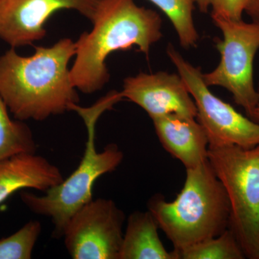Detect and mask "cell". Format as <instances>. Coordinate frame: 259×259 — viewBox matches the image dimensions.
Returning <instances> with one entry per match:
<instances>
[{
	"mask_svg": "<svg viewBox=\"0 0 259 259\" xmlns=\"http://www.w3.org/2000/svg\"><path fill=\"white\" fill-rule=\"evenodd\" d=\"M152 121L163 147L182 162L186 169L208 161V139L198 121L176 114L161 116Z\"/></svg>",
	"mask_w": 259,
	"mask_h": 259,
	"instance_id": "11",
	"label": "cell"
},
{
	"mask_svg": "<svg viewBox=\"0 0 259 259\" xmlns=\"http://www.w3.org/2000/svg\"><path fill=\"white\" fill-rule=\"evenodd\" d=\"M41 231L40 221H30L11 236L0 240V259L31 258Z\"/></svg>",
	"mask_w": 259,
	"mask_h": 259,
	"instance_id": "17",
	"label": "cell"
},
{
	"mask_svg": "<svg viewBox=\"0 0 259 259\" xmlns=\"http://www.w3.org/2000/svg\"><path fill=\"white\" fill-rule=\"evenodd\" d=\"M168 17L178 35L181 46L188 49L198 41L199 34L194 26L195 0H148Z\"/></svg>",
	"mask_w": 259,
	"mask_h": 259,
	"instance_id": "16",
	"label": "cell"
},
{
	"mask_svg": "<svg viewBox=\"0 0 259 259\" xmlns=\"http://www.w3.org/2000/svg\"><path fill=\"white\" fill-rule=\"evenodd\" d=\"M249 0H212V14L231 20H241Z\"/></svg>",
	"mask_w": 259,
	"mask_h": 259,
	"instance_id": "18",
	"label": "cell"
},
{
	"mask_svg": "<svg viewBox=\"0 0 259 259\" xmlns=\"http://www.w3.org/2000/svg\"><path fill=\"white\" fill-rule=\"evenodd\" d=\"M167 55L176 66L197 107L196 119L203 127L209 147L235 145L249 148L259 145V124L236 111L209 90L200 67H195L171 44Z\"/></svg>",
	"mask_w": 259,
	"mask_h": 259,
	"instance_id": "7",
	"label": "cell"
},
{
	"mask_svg": "<svg viewBox=\"0 0 259 259\" xmlns=\"http://www.w3.org/2000/svg\"><path fill=\"white\" fill-rule=\"evenodd\" d=\"M122 100L120 92L112 91L92 107L73 105L71 111L81 116L88 130L86 148L79 166L67 179L42 195L30 192L20 194L21 200L31 212L50 218L54 225L52 237L56 239L63 238L71 216L93 199L95 182L105 174L115 171L123 161V153L117 145H107L102 151H97L95 146L97 120L104 112L112 110L115 104Z\"/></svg>",
	"mask_w": 259,
	"mask_h": 259,
	"instance_id": "4",
	"label": "cell"
},
{
	"mask_svg": "<svg viewBox=\"0 0 259 259\" xmlns=\"http://www.w3.org/2000/svg\"><path fill=\"white\" fill-rule=\"evenodd\" d=\"M147 207L174 250L214 238L229 228V199L209 160L186 169L185 185L175 200L167 202L155 194Z\"/></svg>",
	"mask_w": 259,
	"mask_h": 259,
	"instance_id": "3",
	"label": "cell"
},
{
	"mask_svg": "<svg viewBox=\"0 0 259 259\" xmlns=\"http://www.w3.org/2000/svg\"><path fill=\"white\" fill-rule=\"evenodd\" d=\"M257 91H258V98H259V81H258V89H257ZM250 119H251L252 120L254 121L256 123L259 124V101L258 104H257L256 106H255L254 110H253V113H252L251 116H250Z\"/></svg>",
	"mask_w": 259,
	"mask_h": 259,
	"instance_id": "21",
	"label": "cell"
},
{
	"mask_svg": "<svg viewBox=\"0 0 259 259\" xmlns=\"http://www.w3.org/2000/svg\"><path fill=\"white\" fill-rule=\"evenodd\" d=\"M60 168L35 153H22L0 161V204L23 189L46 192L64 181Z\"/></svg>",
	"mask_w": 259,
	"mask_h": 259,
	"instance_id": "12",
	"label": "cell"
},
{
	"mask_svg": "<svg viewBox=\"0 0 259 259\" xmlns=\"http://www.w3.org/2000/svg\"><path fill=\"white\" fill-rule=\"evenodd\" d=\"M223 38L215 40L221 54L217 67L203 74L207 86L221 87L233 95L237 105L250 117L259 101L253 81V61L259 49V23L231 20L211 15Z\"/></svg>",
	"mask_w": 259,
	"mask_h": 259,
	"instance_id": "6",
	"label": "cell"
},
{
	"mask_svg": "<svg viewBox=\"0 0 259 259\" xmlns=\"http://www.w3.org/2000/svg\"><path fill=\"white\" fill-rule=\"evenodd\" d=\"M120 93L123 100L144 109L151 120L168 114L197 117L195 102L180 74L140 73L124 79Z\"/></svg>",
	"mask_w": 259,
	"mask_h": 259,
	"instance_id": "10",
	"label": "cell"
},
{
	"mask_svg": "<svg viewBox=\"0 0 259 259\" xmlns=\"http://www.w3.org/2000/svg\"><path fill=\"white\" fill-rule=\"evenodd\" d=\"M195 3H197L201 13H207L209 7L211 6L212 0H195Z\"/></svg>",
	"mask_w": 259,
	"mask_h": 259,
	"instance_id": "20",
	"label": "cell"
},
{
	"mask_svg": "<svg viewBox=\"0 0 259 259\" xmlns=\"http://www.w3.org/2000/svg\"><path fill=\"white\" fill-rule=\"evenodd\" d=\"M31 130L22 120H13L0 97V161L22 153H35Z\"/></svg>",
	"mask_w": 259,
	"mask_h": 259,
	"instance_id": "14",
	"label": "cell"
},
{
	"mask_svg": "<svg viewBox=\"0 0 259 259\" xmlns=\"http://www.w3.org/2000/svg\"><path fill=\"white\" fill-rule=\"evenodd\" d=\"M75 54L76 42L66 37L28 57L14 48L0 56V97L15 119L47 120L78 104L68 68Z\"/></svg>",
	"mask_w": 259,
	"mask_h": 259,
	"instance_id": "1",
	"label": "cell"
},
{
	"mask_svg": "<svg viewBox=\"0 0 259 259\" xmlns=\"http://www.w3.org/2000/svg\"><path fill=\"white\" fill-rule=\"evenodd\" d=\"M175 259H244L239 242L230 228L219 236L173 250Z\"/></svg>",
	"mask_w": 259,
	"mask_h": 259,
	"instance_id": "15",
	"label": "cell"
},
{
	"mask_svg": "<svg viewBox=\"0 0 259 259\" xmlns=\"http://www.w3.org/2000/svg\"><path fill=\"white\" fill-rule=\"evenodd\" d=\"M100 0H0V39L11 48L30 45L47 35L45 25L61 10L92 21Z\"/></svg>",
	"mask_w": 259,
	"mask_h": 259,
	"instance_id": "9",
	"label": "cell"
},
{
	"mask_svg": "<svg viewBox=\"0 0 259 259\" xmlns=\"http://www.w3.org/2000/svg\"><path fill=\"white\" fill-rule=\"evenodd\" d=\"M158 223L150 211L130 214L123 233L119 259H175L158 235Z\"/></svg>",
	"mask_w": 259,
	"mask_h": 259,
	"instance_id": "13",
	"label": "cell"
},
{
	"mask_svg": "<svg viewBox=\"0 0 259 259\" xmlns=\"http://www.w3.org/2000/svg\"><path fill=\"white\" fill-rule=\"evenodd\" d=\"M91 22L93 30L76 41L70 69L75 88L88 95L100 91L110 80L106 60L110 54L136 47L148 58L151 47L163 36L159 14L134 0H100Z\"/></svg>",
	"mask_w": 259,
	"mask_h": 259,
	"instance_id": "2",
	"label": "cell"
},
{
	"mask_svg": "<svg viewBox=\"0 0 259 259\" xmlns=\"http://www.w3.org/2000/svg\"><path fill=\"white\" fill-rule=\"evenodd\" d=\"M208 160L229 199L230 229L245 258L259 259V145L209 147Z\"/></svg>",
	"mask_w": 259,
	"mask_h": 259,
	"instance_id": "5",
	"label": "cell"
},
{
	"mask_svg": "<svg viewBox=\"0 0 259 259\" xmlns=\"http://www.w3.org/2000/svg\"><path fill=\"white\" fill-rule=\"evenodd\" d=\"M125 215L112 199H92L70 218L63 238L74 259H119Z\"/></svg>",
	"mask_w": 259,
	"mask_h": 259,
	"instance_id": "8",
	"label": "cell"
},
{
	"mask_svg": "<svg viewBox=\"0 0 259 259\" xmlns=\"http://www.w3.org/2000/svg\"><path fill=\"white\" fill-rule=\"evenodd\" d=\"M245 13L251 18L252 21L259 23V0H249Z\"/></svg>",
	"mask_w": 259,
	"mask_h": 259,
	"instance_id": "19",
	"label": "cell"
}]
</instances>
